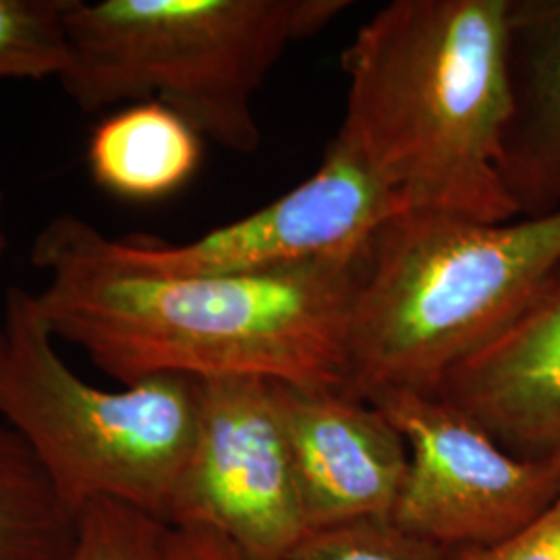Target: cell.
I'll use <instances>...</instances> for the list:
<instances>
[{"mask_svg": "<svg viewBox=\"0 0 560 560\" xmlns=\"http://www.w3.org/2000/svg\"><path fill=\"white\" fill-rule=\"evenodd\" d=\"M173 525L117 501L85 504L67 560H175Z\"/></svg>", "mask_w": 560, "mask_h": 560, "instance_id": "cell-15", "label": "cell"}, {"mask_svg": "<svg viewBox=\"0 0 560 560\" xmlns=\"http://www.w3.org/2000/svg\"><path fill=\"white\" fill-rule=\"evenodd\" d=\"M0 222H2V196H0Z\"/></svg>", "mask_w": 560, "mask_h": 560, "instance_id": "cell-20", "label": "cell"}, {"mask_svg": "<svg viewBox=\"0 0 560 560\" xmlns=\"http://www.w3.org/2000/svg\"><path fill=\"white\" fill-rule=\"evenodd\" d=\"M349 0H71L59 80L83 113L161 102L201 138L260 145L254 96L280 57L320 34Z\"/></svg>", "mask_w": 560, "mask_h": 560, "instance_id": "cell-4", "label": "cell"}, {"mask_svg": "<svg viewBox=\"0 0 560 560\" xmlns=\"http://www.w3.org/2000/svg\"><path fill=\"white\" fill-rule=\"evenodd\" d=\"M4 252H7V237H4V233H2V229H0V260H2ZM0 347H2V340H0Z\"/></svg>", "mask_w": 560, "mask_h": 560, "instance_id": "cell-19", "label": "cell"}, {"mask_svg": "<svg viewBox=\"0 0 560 560\" xmlns=\"http://www.w3.org/2000/svg\"><path fill=\"white\" fill-rule=\"evenodd\" d=\"M310 532L393 520L409 448L381 409L345 388L270 382Z\"/></svg>", "mask_w": 560, "mask_h": 560, "instance_id": "cell-9", "label": "cell"}, {"mask_svg": "<svg viewBox=\"0 0 560 560\" xmlns=\"http://www.w3.org/2000/svg\"><path fill=\"white\" fill-rule=\"evenodd\" d=\"M511 113L501 173L521 217L560 208V0L509 2Z\"/></svg>", "mask_w": 560, "mask_h": 560, "instance_id": "cell-11", "label": "cell"}, {"mask_svg": "<svg viewBox=\"0 0 560 560\" xmlns=\"http://www.w3.org/2000/svg\"><path fill=\"white\" fill-rule=\"evenodd\" d=\"M463 560H560V497L515 538L486 550H463Z\"/></svg>", "mask_w": 560, "mask_h": 560, "instance_id": "cell-17", "label": "cell"}, {"mask_svg": "<svg viewBox=\"0 0 560 560\" xmlns=\"http://www.w3.org/2000/svg\"><path fill=\"white\" fill-rule=\"evenodd\" d=\"M71 0H0V78H60L69 65Z\"/></svg>", "mask_w": 560, "mask_h": 560, "instance_id": "cell-14", "label": "cell"}, {"mask_svg": "<svg viewBox=\"0 0 560 560\" xmlns=\"http://www.w3.org/2000/svg\"><path fill=\"white\" fill-rule=\"evenodd\" d=\"M511 0H395L342 52L335 140L405 212L521 219L502 179Z\"/></svg>", "mask_w": 560, "mask_h": 560, "instance_id": "cell-2", "label": "cell"}, {"mask_svg": "<svg viewBox=\"0 0 560 560\" xmlns=\"http://www.w3.org/2000/svg\"><path fill=\"white\" fill-rule=\"evenodd\" d=\"M75 515L20 434L0 421V560H67Z\"/></svg>", "mask_w": 560, "mask_h": 560, "instance_id": "cell-13", "label": "cell"}, {"mask_svg": "<svg viewBox=\"0 0 560 560\" xmlns=\"http://www.w3.org/2000/svg\"><path fill=\"white\" fill-rule=\"evenodd\" d=\"M560 266V208L476 222L402 212L374 235L347 330L345 390L434 395Z\"/></svg>", "mask_w": 560, "mask_h": 560, "instance_id": "cell-3", "label": "cell"}, {"mask_svg": "<svg viewBox=\"0 0 560 560\" xmlns=\"http://www.w3.org/2000/svg\"><path fill=\"white\" fill-rule=\"evenodd\" d=\"M293 560H463V550L423 540L393 520H381L314 532Z\"/></svg>", "mask_w": 560, "mask_h": 560, "instance_id": "cell-16", "label": "cell"}, {"mask_svg": "<svg viewBox=\"0 0 560 560\" xmlns=\"http://www.w3.org/2000/svg\"><path fill=\"white\" fill-rule=\"evenodd\" d=\"M201 136L161 102H136L96 127L88 162L94 180L125 200H159L194 177Z\"/></svg>", "mask_w": 560, "mask_h": 560, "instance_id": "cell-12", "label": "cell"}, {"mask_svg": "<svg viewBox=\"0 0 560 560\" xmlns=\"http://www.w3.org/2000/svg\"><path fill=\"white\" fill-rule=\"evenodd\" d=\"M374 240V237H372ZM370 245L275 272L161 277L113 260L90 222L62 214L32 247L55 339L129 386L156 374L347 384V330Z\"/></svg>", "mask_w": 560, "mask_h": 560, "instance_id": "cell-1", "label": "cell"}, {"mask_svg": "<svg viewBox=\"0 0 560 560\" xmlns=\"http://www.w3.org/2000/svg\"><path fill=\"white\" fill-rule=\"evenodd\" d=\"M409 448L393 521L451 550H486L515 538L560 497V457L523 459L436 395L370 397Z\"/></svg>", "mask_w": 560, "mask_h": 560, "instance_id": "cell-6", "label": "cell"}, {"mask_svg": "<svg viewBox=\"0 0 560 560\" xmlns=\"http://www.w3.org/2000/svg\"><path fill=\"white\" fill-rule=\"evenodd\" d=\"M434 395L515 457H560V266Z\"/></svg>", "mask_w": 560, "mask_h": 560, "instance_id": "cell-10", "label": "cell"}, {"mask_svg": "<svg viewBox=\"0 0 560 560\" xmlns=\"http://www.w3.org/2000/svg\"><path fill=\"white\" fill-rule=\"evenodd\" d=\"M175 560H252L221 534L198 525H173Z\"/></svg>", "mask_w": 560, "mask_h": 560, "instance_id": "cell-18", "label": "cell"}, {"mask_svg": "<svg viewBox=\"0 0 560 560\" xmlns=\"http://www.w3.org/2000/svg\"><path fill=\"white\" fill-rule=\"evenodd\" d=\"M402 212L384 185L330 143L307 179L245 219L187 243L104 235V247L120 266L148 275H260L358 249Z\"/></svg>", "mask_w": 560, "mask_h": 560, "instance_id": "cell-8", "label": "cell"}, {"mask_svg": "<svg viewBox=\"0 0 560 560\" xmlns=\"http://www.w3.org/2000/svg\"><path fill=\"white\" fill-rule=\"evenodd\" d=\"M177 527L221 534L252 560H293L312 534L270 381H200V434Z\"/></svg>", "mask_w": 560, "mask_h": 560, "instance_id": "cell-7", "label": "cell"}, {"mask_svg": "<svg viewBox=\"0 0 560 560\" xmlns=\"http://www.w3.org/2000/svg\"><path fill=\"white\" fill-rule=\"evenodd\" d=\"M0 418L78 517L117 501L175 525L200 434V378L156 374L101 390L62 361L34 293L11 287L0 332Z\"/></svg>", "mask_w": 560, "mask_h": 560, "instance_id": "cell-5", "label": "cell"}]
</instances>
